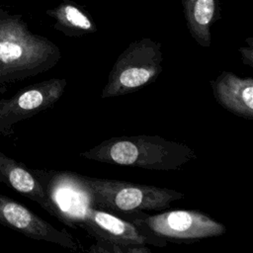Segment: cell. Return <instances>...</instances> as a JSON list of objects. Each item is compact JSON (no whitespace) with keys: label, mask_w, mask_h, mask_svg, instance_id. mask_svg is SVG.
Returning <instances> with one entry per match:
<instances>
[{"label":"cell","mask_w":253,"mask_h":253,"mask_svg":"<svg viewBox=\"0 0 253 253\" xmlns=\"http://www.w3.org/2000/svg\"><path fill=\"white\" fill-rule=\"evenodd\" d=\"M75 226L83 228L96 239L88 251L107 253H149L146 245L165 246L167 240L155 236L131 220L123 219L109 211L87 207Z\"/></svg>","instance_id":"4"},{"label":"cell","mask_w":253,"mask_h":253,"mask_svg":"<svg viewBox=\"0 0 253 253\" xmlns=\"http://www.w3.org/2000/svg\"><path fill=\"white\" fill-rule=\"evenodd\" d=\"M246 42H248V45L241 46L239 48V52L241 54L243 63L252 67L253 66V39L248 38Z\"/></svg>","instance_id":"13"},{"label":"cell","mask_w":253,"mask_h":253,"mask_svg":"<svg viewBox=\"0 0 253 253\" xmlns=\"http://www.w3.org/2000/svg\"><path fill=\"white\" fill-rule=\"evenodd\" d=\"M211 87L215 100L225 110L243 119H253V78L223 71L211 80Z\"/></svg>","instance_id":"10"},{"label":"cell","mask_w":253,"mask_h":253,"mask_svg":"<svg viewBox=\"0 0 253 253\" xmlns=\"http://www.w3.org/2000/svg\"><path fill=\"white\" fill-rule=\"evenodd\" d=\"M0 224L32 239L51 242L74 251L81 250L80 243L67 231L57 229L21 203L1 194Z\"/></svg>","instance_id":"8"},{"label":"cell","mask_w":253,"mask_h":253,"mask_svg":"<svg viewBox=\"0 0 253 253\" xmlns=\"http://www.w3.org/2000/svg\"><path fill=\"white\" fill-rule=\"evenodd\" d=\"M45 14L53 19L56 31L67 37H83L97 32V26L88 12L72 0H61Z\"/></svg>","instance_id":"12"},{"label":"cell","mask_w":253,"mask_h":253,"mask_svg":"<svg viewBox=\"0 0 253 253\" xmlns=\"http://www.w3.org/2000/svg\"><path fill=\"white\" fill-rule=\"evenodd\" d=\"M0 183L37 203L49 214L66 224L65 218L50 202L43 187L25 164L0 150Z\"/></svg>","instance_id":"9"},{"label":"cell","mask_w":253,"mask_h":253,"mask_svg":"<svg viewBox=\"0 0 253 253\" xmlns=\"http://www.w3.org/2000/svg\"><path fill=\"white\" fill-rule=\"evenodd\" d=\"M128 216L155 236L170 241L192 242L226 232L222 223L196 210H175L153 215L140 212Z\"/></svg>","instance_id":"6"},{"label":"cell","mask_w":253,"mask_h":253,"mask_svg":"<svg viewBox=\"0 0 253 253\" xmlns=\"http://www.w3.org/2000/svg\"><path fill=\"white\" fill-rule=\"evenodd\" d=\"M80 156L102 163L148 170H177L197 158L193 148L159 135L134 134L112 137Z\"/></svg>","instance_id":"2"},{"label":"cell","mask_w":253,"mask_h":253,"mask_svg":"<svg viewBox=\"0 0 253 253\" xmlns=\"http://www.w3.org/2000/svg\"><path fill=\"white\" fill-rule=\"evenodd\" d=\"M90 206L109 212L136 214L144 211H162L174 201L185 198L176 190L126 181L88 177L75 173Z\"/></svg>","instance_id":"3"},{"label":"cell","mask_w":253,"mask_h":253,"mask_svg":"<svg viewBox=\"0 0 253 253\" xmlns=\"http://www.w3.org/2000/svg\"><path fill=\"white\" fill-rule=\"evenodd\" d=\"M187 29L203 47L211 44V27L219 18L218 0H181Z\"/></svg>","instance_id":"11"},{"label":"cell","mask_w":253,"mask_h":253,"mask_svg":"<svg viewBox=\"0 0 253 253\" xmlns=\"http://www.w3.org/2000/svg\"><path fill=\"white\" fill-rule=\"evenodd\" d=\"M60 57L59 47L34 34L22 15L0 7V93L12 83L49 70Z\"/></svg>","instance_id":"1"},{"label":"cell","mask_w":253,"mask_h":253,"mask_svg":"<svg viewBox=\"0 0 253 253\" xmlns=\"http://www.w3.org/2000/svg\"><path fill=\"white\" fill-rule=\"evenodd\" d=\"M65 78H50L29 85L11 98L0 100V134L13 132V126L51 108L63 95Z\"/></svg>","instance_id":"7"},{"label":"cell","mask_w":253,"mask_h":253,"mask_svg":"<svg viewBox=\"0 0 253 253\" xmlns=\"http://www.w3.org/2000/svg\"><path fill=\"white\" fill-rule=\"evenodd\" d=\"M162 61L160 42L149 38L131 42L110 70L101 98L126 95L150 84L161 73Z\"/></svg>","instance_id":"5"}]
</instances>
